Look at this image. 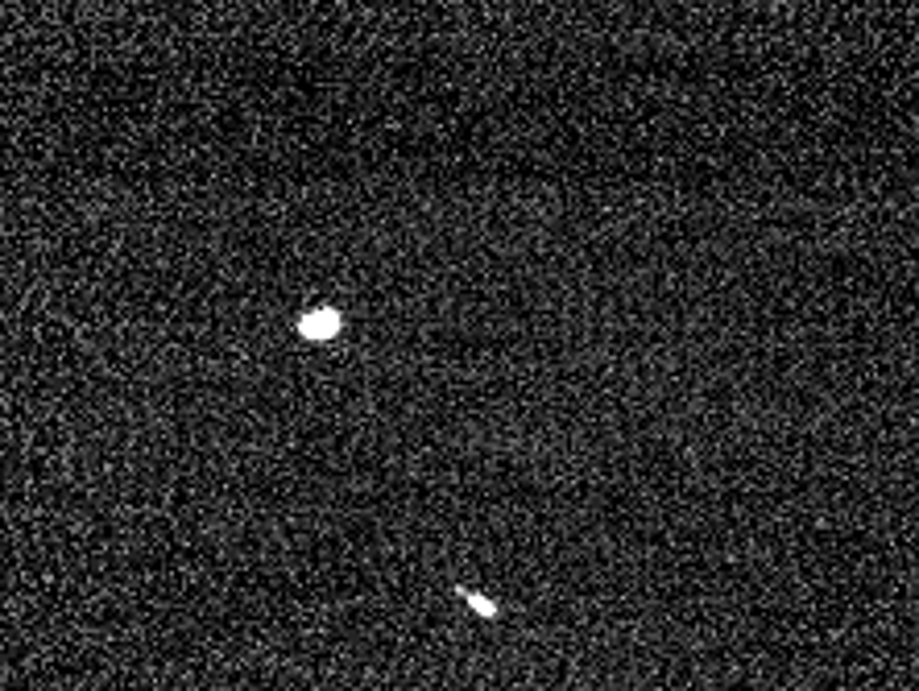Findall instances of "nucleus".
I'll list each match as a JSON object with an SVG mask.
<instances>
[{
	"label": "nucleus",
	"mask_w": 919,
	"mask_h": 691,
	"mask_svg": "<svg viewBox=\"0 0 919 691\" xmlns=\"http://www.w3.org/2000/svg\"><path fill=\"white\" fill-rule=\"evenodd\" d=\"M299 332L302 340H327V335L340 332V315L335 310H310V315H302Z\"/></svg>",
	"instance_id": "obj_1"
}]
</instances>
